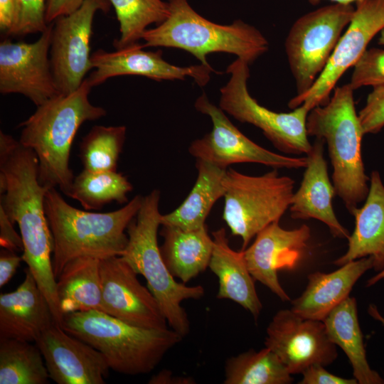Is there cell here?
<instances>
[{"mask_svg": "<svg viewBox=\"0 0 384 384\" xmlns=\"http://www.w3.org/2000/svg\"><path fill=\"white\" fill-rule=\"evenodd\" d=\"M197 111L210 117L211 131L191 142L188 151L196 158L227 169L231 164L255 163L274 169H300L306 157H290L269 151L243 134L228 118L225 112L211 103L205 93L195 102Z\"/></svg>", "mask_w": 384, "mask_h": 384, "instance_id": "cell-11", "label": "cell"}, {"mask_svg": "<svg viewBox=\"0 0 384 384\" xmlns=\"http://www.w3.org/2000/svg\"><path fill=\"white\" fill-rule=\"evenodd\" d=\"M384 30V0H359L355 2L351 21L326 68L309 90L292 98L288 106L295 109L302 105L309 110L324 105L338 80L353 67L368 48L370 41Z\"/></svg>", "mask_w": 384, "mask_h": 384, "instance_id": "cell-13", "label": "cell"}, {"mask_svg": "<svg viewBox=\"0 0 384 384\" xmlns=\"http://www.w3.org/2000/svg\"><path fill=\"white\" fill-rule=\"evenodd\" d=\"M249 65L237 58L228 67L230 76L220 90L219 107L238 121L259 128L280 151L306 155L312 146L306 127L310 110L302 105L292 112H277L260 105L247 89Z\"/></svg>", "mask_w": 384, "mask_h": 384, "instance_id": "cell-10", "label": "cell"}, {"mask_svg": "<svg viewBox=\"0 0 384 384\" xmlns=\"http://www.w3.org/2000/svg\"><path fill=\"white\" fill-rule=\"evenodd\" d=\"M119 23L120 36L116 49L138 42L146 27L160 24L169 16L168 2L161 0H109Z\"/></svg>", "mask_w": 384, "mask_h": 384, "instance_id": "cell-32", "label": "cell"}, {"mask_svg": "<svg viewBox=\"0 0 384 384\" xmlns=\"http://www.w3.org/2000/svg\"><path fill=\"white\" fill-rule=\"evenodd\" d=\"M223 185V219L232 235L241 238L242 250L262 230L279 221L294 193V181L280 176L277 169L260 176L230 169L226 171Z\"/></svg>", "mask_w": 384, "mask_h": 384, "instance_id": "cell-8", "label": "cell"}, {"mask_svg": "<svg viewBox=\"0 0 384 384\" xmlns=\"http://www.w3.org/2000/svg\"><path fill=\"white\" fill-rule=\"evenodd\" d=\"M358 117L365 134H377L384 127V84L373 87Z\"/></svg>", "mask_w": 384, "mask_h": 384, "instance_id": "cell-36", "label": "cell"}, {"mask_svg": "<svg viewBox=\"0 0 384 384\" xmlns=\"http://www.w3.org/2000/svg\"><path fill=\"white\" fill-rule=\"evenodd\" d=\"M19 20L18 0H0V29L13 35Z\"/></svg>", "mask_w": 384, "mask_h": 384, "instance_id": "cell-39", "label": "cell"}, {"mask_svg": "<svg viewBox=\"0 0 384 384\" xmlns=\"http://www.w3.org/2000/svg\"><path fill=\"white\" fill-rule=\"evenodd\" d=\"M92 87L86 78L76 90L52 97L18 124V141L38 159L39 181L48 188L59 187L65 195L75 178L69 159L79 128L107 114L103 107L90 102Z\"/></svg>", "mask_w": 384, "mask_h": 384, "instance_id": "cell-2", "label": "cell"}, {"mask_svg": "<svg viewBox=\"0 0 384 384\" xmlns=\"http://www.w3.org/2000/svg\"><path fill=\"white\" fill-rule=\"evenodd\" d=\"M164 238L161 255L171 274L186 283L203 272L209 265L213 240L206 225L192 230L162 225Z\"/></svg>", "mask_w": 384, "mask_h": 384, "instance_id": "cell-25", "label": "cell"}, {"mask_svg": "<svg viewBox=\"0 0 384 384\" xmlns=\"http://www.w3.org/2000/svg\"><path fill=\"white\" fill-rule=\"evenodd\" d=\"M133 186L116 171H82L75 176L66 196L78 201L85 210H98L112 202L124 203Z\"/></svg>", "mask_w": 384, "mask_h": 384, "instance_id": "cell-31", "label": "cell"}, {"mask_svg": "<svg viewBox=\"0 0 384 384\" xmlns=\"http://www.w3.org/2000/svg\"><path fill=\"white\" fill-rule=\"evenodd\" d=\"M353 91L349 83L335 87L326 105L309 111L306 123L308 136L327 144L335 193L351 215L366 200L370 180L362 159L365 134L356 111Z\"/></svg>", "mask_w": 384, "mask_h": 384, "instance_id": "cell-5", "label": "cell"}, {"mask_svg": "<svg viewBox=\"0 0 384 384\" xmlns=\"http://www.w3.org/2000/svg\"><path fill=\"white\" fill-rule=\"evenodd\" d=\"M224 372L225 384H289L293 381L292 374L267 347L228 358Z\"/></svg>", "mask_w": 384, "mask_h": 384, "instance_id": "cell-29", "label": "cell"}, {"mask_svg": "<svg viewBox=\"0 0 384 384\" xmlns=\"http://www.w3.org/2000/svg\"><path fill=\"white\" fill-rule=\"evenodd\" d=\"M323 1H329L333 3L352 4L353 3H355L359 0H308V1L312 5H317Z\"/></svg>", "mask_w": 384, "mask_h": 384, "instance_id": "cell-44", "label": "cell"}, {"mask_svg": "<svg viewBox=\"0 0 384 384\" xmlns=\"http://www.w3.org/2000/svg\"><path fill=\"white\" fill-rule=\"evenodd\" d=\"M364 205L352 215L355 228L348 239V250L334 263L341 266L366 257L373 259V268L384 269V184L378 171H373Z\"/></svg>", "mask_w": 384, "mask_h": 384, "instance_id": "cell-23", "label": "cell"}, {"mask_svg": "<svg viewBox=\"0 0 384 384\" xmlns=\"http://www.w3.org/2000/svg\"><path fill=\"white\" fill-rule=\"evenodd\" d=\"M354 10L353 4L332 3L294 22L284 48L297 95L309 90L324 70Z\"/></svg>", "mask_w": 384, "mask_h": 384, "instance_id": "cell-9", "label": "cell"}, {"mask_svg": "<svg viewBox=\"0 0 384 384\" xmlns=\"http://www.w3.org/2000/svg\"><path fill=\"white\" fill-rule=\"evenodd\" d=\"M324 144L322 139L316 138L306 154L303 178L289 209L292 218L318 220L334 237L348 240L351 234L338 221L332 206L336 193L329 177Z\"/></svg>", "mask_w": 384, "mask_h": 384, "instance_id": "cell-21", "label": "cell"}, {"mask_svg": "<svg viewBox=\"0 0 384 384\" xmlns=\"http://www.w3.org/2000/svg\"><path fill=\"white\" fill-rule=\"evenodd\" d=\"M373 267V259L369 256L347 262L332 272L311 273L305 290L292 302L291 309L303 318L324 321L349 297L356 282Z\"/></svg>", "mask_w": 384, "mask_h": 384, "instance_id": "cell-22", "label": "cell"}, {"mask_svg": "<svg viewBox=\"0 0 384 384\" xmlns=\"http://www.w3.org/2000/svg\"><path fill=\"white\" fill-rule=\"evenodd\" d=\"M160 192L153 190L143 197L136 217L127 227L128 242L122 257L146 279L169 326L183 338L190 331V321L181 303L204 296L201 286H187L176 281L167 268L158 245L161 225Z\"/></svg>", "mask_w": 384, "mask_h": 384, "instance_id": "cell-7", "label": "cell"}, {"mask_svg": "<svg viewBox=\"0 0 384 384\" xmlns=\"http://www.w3.org/2000/svg\"><path fill=\"white\" fill-rule=\"evenodd\" d=\"M142 198L137 195L118 210L95 213L70 206L55 188H48L45 210L53 240L52 265L55 279L75 258L105 260L122 256L128 242L125 230L136 217Z\"/></svg>", "mask_w": 384, "mask_h": 384, "instance_id": "cell-3", "label": "cell"}, {"mask_svg": "<svg viewBox=\"0 0 384 384\" xmlns=\"http://www.w3.org/2000/svg\"><path fill=\"white\" fill-rule=\"evenodd\" d=\"M302 374L300 384H357L353 378H343L328 372L324 366L314 364L306 368Z\"/></svg>", "mask_w": 384, "mask_h": 384, "instance_id": "cell-37", "label": "cell"}, {"mask_svg": "<svg viewBox=\"0 0 384 384\" xmlns=\"http://www.w3.org/2000/svg\"><path fill=\"white\" fill-rule=\"evenodd\" d=\"M61 327L102 353L110 369L128 375L152 371L183 338L172 329L134 326L100 310L64 314Z\"/></svg>", "mask_w": 384, "mask_h": 384, "instance_id": "cell-4", "label": "cell"}, {"mask_svg": "<svg viewBox=\"0 0 384 384\" xmlns=\"http://www.w3.org/2000/svg\"><path fill=\"white\" fill-rule=\"evenodd\" d=\"M369 315L374 319L380 321L384 326V317L380 314L377 306L370 304L368 309Z\"/></svg>", "mask_w": 384, "mask_h": 384, "instance_id": "cell-43", "label": "cell"}, {"mask_svg": "<svg viewBox=\"0 0 384 384\" xmlns=\"http://www.w3.org/2000/svg\"><path fill=\"white\" fill-rule=\"evenodd\" d=\"M14 223L0 208V245L4 249L17 252L23 250L21 235L15 230Z\"/></svg>", "mask_w": 384, "mask_h": 384, "instance_id": "cell-38", "label": "cell"}, {"mask_svg": "<svg viewBox=\"0 0 384 384\" xmlns=\"http://www.w3.org/2000/svg\"><path fill=\"white\" fill-rule=\"evenodd\" d=\"M196 182L183 203L172 212L161 215V225L185 230L205 226V221L215 202L223 197V178L227 169L196 159Z\"/></svg>", "mask_w": 384, "mask_h": 384, "instance_id": "cell-27", "label": "cell"}, {"mask_svg": "<svg viewBox=\"0 0 384 384\" xmlns=\"http://www.w3.org/2000/svg\"><path fill=\"white\" fill-rule=\"evenodd\" d=\"M50 379L58 384H104L110 367L94 347L54 324L35 342Z\"/></svg>", "mask_w": 384, "mask_h": 384, "instance_id": "cell-19", "label": "cell"}, {"mask_svg": "<svg viewBox=\"0 0 384 384\" xmlns=\"http://www.w3.org/2000/svg\"><path fill=\"white\" fill-rule=\"evenodd\" d=\"M124 126L95 125L82 139L80 159L83 170L116 171L126 137Z\"/></svg>", "mask_w": 384, "mask_h": 384, "instance_id": "cell-33", "label": "cell"}, {"mask_svg": "<svg viewBox=\"0 0 384 384\" xmlns=\"http://www.w3.org/2000/svg\"><path fill=\"white\" fill-rule=\"evenodd\" d=\"M54 324L49 303L27 268L17 289L0 295V339L35 343Z\"/></svg>", "mask_w": 384, "mask_h": 384, "instance_id": "cell-20", "label": "cell"}, {"mask_svg": "<svg viewBox=\"0 0 384 384\" xmlns=\"http://www.w3.org/2000/svg\"><path fill=\"white\" fill-rule=\"evenodd\" d=\"M266 334L265 347L276 354L292 375L302 373L311 365H330L338 356L324 321L303 318L292 309L278 311Z\"/></svg>", "mask_w": 384, "mask_h": 384, "instance_id": "cell-15", "label": "cell"}, {"mask_svg": "<svg viewBox=\"0 0 384 384\" xmlns=\"http://www.w3.org/2000/svg\"><path fill=\"white\" fill-rule=\"evenodd\" d=\"M53 23L34 42L0 43V92L21 94L38 107L60 95L53 78L50 51Z\"/></svg>", "mask_w": 384, "mask_h": 384, "instance_id": "cell-14", "label": "cell"}, {"mask_svg": "<svg viewBox=\"0 0 384 384\" xmlns=\"http://www.w3.org/2000/svg\"><path fill=\"white\" fill-rule=\"evenodd\" d=\"M311 237L310 228L302 225L285 230L279 221L262 230L253 243L243 250L247 268L255 279L282 302L290 301L278 278V272L292 270L302 260Z\"/></svg>", "mask_w": 384, "mask_h": 384, "instance_id": "cell-17", "label": "cell"}, {"mask_svg": "<svg viewBox=\"0 0 384 384\" xmlns=\"http://www.w3.org/2000/svg\"><path fill=\"white\" fill-rule=\"evenodd\" d=\"M100 260L80 257L68 262L56 279L60 311L64 314L101 311Z\"/></svg>", "mask_w": 384, "mask_h": 384, "instance_id": "cell-28", "label": "cell"}, {"mask_svg": "<svg viewBox=\"0 0 384 384\" xmlns=\"http://www.w3.org/2000/svg\"><path fill=\"white\" fill-rule=\"evenodd\" d=\"M49 373L36 344L0 339V384H47Z\"/></svg>", "mask_w": 384, "mask_h": 384, "instance_id": "cell-30", "label": "cell"}, {"mask_svg": "<svg viewBox=\"0 0 384 384\" xmlns=\"http://www.w3.org/2000/svg\"><path fill=\"white\" fill-rule=\"evenodd\" d=\"M101 311L127 324L147 329L167 328L160 306L121 256L100 261Z\"/></svg>", "mask_w": 384, "mask_h": 384, "instance_id": "cell-16", "label": "cell"}, {"mask_svg": "<svg viewBox=\"0 0 384 384\" xmlns=\"http://www.w3.org/2000/svg\"><path fill=\"white\" fill-rule=\"evenodd\" d=\"M323 321L330 341L347 356L358 383H384V380L370 367L367 361L356 299L347 297Z\"/></svg>", "mask_w": 384, "mask_h": 384, "instance_id": "cell-26", "label": "cell"}, {"mask_svg": "<svg viewBox=\"0 0 384 384\" xmlns=\"http://www.w3.org/2000/svg\"><path fill=\"white\" fill-rule=\"evenodd\" d=\"M48 188L38 178L35 153L0 131V208L20 230L23 260L46 296L55 321L60 323L52 255L53 240L45 210Z\"/></svg>", "mask_w": 384, "mask_h": 384, "instance_id": "cell-1", "label": "cell"}, {"mask_svg": "<svg viewBox=\"0 0 384 384\" xmlns=\"http://www.w3.org/2000/svg\"><path fill=\"white\" fill-rule=\"evenodd\" d=\"M87 0H46V21L48 24L57 18L78 10Z\"/></svg>", "mask_w": 384, "mask_h": 384, "instance_id": "cell-40", "label": "cell"}, {"mask_svg": "<svg viewBox=\"0 0 384 384\" xmlns=\"http://www.w3.org/2000/svg\"><path fill=\"white\" fill-rule=\"evenodd\" d=\"M213 249L208 267L218 279V299L233 301L247 310L257 320L262 309L255 279L244 257L243 250L237 252L230 245L226 232L220 228L212 233Z\"/></svg>", "mask_w": 384, "mask_h": 384, "instance_id": "cell-24", "label": "cell"}, {"mask_svg": "<svg viewBox=\"0 0 384 384\" xmlns=\"http://www.w3.org/2000/svg\"><path fill=\"white\" fill-rule=\"evenodd\" d=\"M19 20L12 36L43 33L48 26L46 21V0H18Z\"/></svg>", "mask_w": 384, "mask_h": 384, "instance_id": "cell-35", "label": "cell"}, {"mask_svg": "<svg viewBox=\"0 0 384 384\" xmlns=\"http://www.w3.org/2000/svg\"><path fill=\"white\" fill-rule=\"evenodd\" d=\"M22 261H23L22 255L19 256L16 252L1 249L0 252L1 287L9 282Z\"/></svg>", "mask_w": 384, "mask_h": 384, "instance_id": "cell-41", "label": "cell"}, {"mask_svg": "<svg viewBox=\"0 0 384 384\" xmlns=\"http://www.w3.org/2000/svg\"><path fill=\"white\" fill-rule=\"evenodd\" d=\"M353 68L349 82L353 90L384 84V49L367 48Z\"/></svg>", "mask_w": 384, "mask_h": 384, "instance_id": "cell-34", "label": "cell"}, {"mask_svg": "<svg viewBox=\"0 0 384 384\" xmlns=\"http://www.w3.org/2000/svg\"><path fill=\"white\" fill-rule=\"evenodd\" d=\"M169 16L142 36L144 47L174 48L193 55L210 65L206 55L223 52L233 54L249 65L269 49V42L255 26L241 20L220 25L201 16L188 0H168Z\"/></svg>", "mask_w": 384, "mask_h": 384, "instance_id": "cell-6", "label": "cell"}, {"mask_svg": "<svg viewBox=\"0 0 384 384\" xmlns=\"http://www.w3.org/2000/svg\"><path fill=\"white\" fill-rule=\"evenodd\" d=\"M383 279H384V269L378 272V274H376L375 276H373L370 279H368V281L367 282V286L368 287L372 286Z\"/></svg>", "mask_w": 384, "mask_h": 384, "instance_id": "cell-45", "label": "cell"}, {"mask_svg": "<svg viewBox=\"0 0 384 384\" xmlns=\"http://www.w3.org/2000/svg\"><path fill=\"white\" fill-rule=\"evenodd\" d=\"M191 378L172 376L171 372L163 370L153 375L149 380L151 384H171V383H193Z\"/></svg>", "mask_w": 384, "mask_h": 384, "instance_id": "cell-42", "label": "cell"}, {"mask_svg": "<svg viewBox=\"0 0 384 384\" xmlns=\"http://www.w3.org/2000/svg\"><path fill=\"white\" fill-rule=\"evenodd\" d=\"M111 6L109 0H87L78 10L53 22L50 60L60 94L76 90L92 69L90 39L94 16L98 11L107 14Z\"/></svg>", "mask_w": 384, "mask_h": 384, "instance_id": "cell-12", "label": "cell"}, {"mask_svg": "<svg viewBox=\"0 0 384 384\" xmlns=\"http://www.w3.org/2000/svg\"><path fill=\"white\" fill-rule=\"evenodd\" d=\"M143 48V44L137 42L113 52L97 50L91 54L95 70L87 78L90 85L95 87L113 77L134 75L155 80H183L188 76L202 87L215 72L210 65L201 63L188 67L174 65L162 58L161 50L146 51Z\"/></svg>", "mask_w": 384, "mask_h": 384, "instance_id": "cell-18", "label": "cell"}]
</instances>
